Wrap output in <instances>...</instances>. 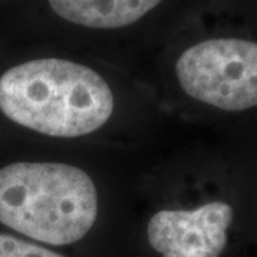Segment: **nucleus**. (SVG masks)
<instances>
[{"instance_id": "nucleus-1", "label": "nucleus", "mask_w": 257, "mask_h": 257, "mask_svg": "<svg viewBox=\"0 0 257 257\" xmlns=\"http://www.w3.org/2000/svg\"><path fill=\"white\" fill-rule=\"evenodd\" d=\"M114 99L93 69L64 59H35L0 77V110L15 123L52 138H79L110 119Z\"/></svg>"}, {"instance_id": "nucleus-2", "label": "nucleus", "mask_w": 257, "mask_h": 257, "mask_svg": "<svg viewBox=\"0 0 257 257\" xmlns=\"http://www.w3.org/2000/svg\"><path fill=\"white\" fill-rule=\"evenodd\" d=\"M97 219V190L66 163L20 162L0 169V223L53 246L83 239Z\"/></svg>"}, {"instance_id": "nucleus-3", "label": "nucleus", "mask_w": 257, "mask_h": 257, "mask_svg": "<svg viewBox=\"0 0 257 257\" xmlns=\"http://www.w3.org/2000/svg\"><path fill=\"white\" fill-rule=\"evenodd\" d=\"M180 87L221 110L257 107V42L217 37L186 49L176 63Z\"/></svg>"}, {"instance_id": "nucleus-4", "label": "nucleus", "mask_w": 257, "mask_h": 257, "mask_svg": "<svg viewBox=\"0 0 257 257\" xmlns=\"http://www.w3.org/2000/svg\"><path fill=\"white\" fill-rule=\"evenodd\" d=\"M231 221L233 209L224 202L194 210H160L147 224V240L162 257H219Z\"/></svg>"}, {"instance_id": "nucleus-5", "label": "nucleus", "mask_w": 257, "mask_h": 257, "mask_svg": "<svg viewBox=\"0 0 257 257\" xmlns=\"http://www.w3.org/2000/svg\"><path fill=\"white\" fill-rule=\"evenodd\" d=\"M162 0H49L57 16L93 29L124 28L146 16Z\"/></svg>"}, {"instance_id": "nucleus-6", "label": "nucleus", "mask_w": 257, "mask_h": 257, "mask_svg": "<svg viewBox=\"0 0 257 257\" xmlns=\"http://www.w3.org/2000/svg\"><path fill=\"white\" fill-rule=\"evenodd\" d=\"M0 257H64L53 250L0 233Z\"/></svg>"}]
</instances>
